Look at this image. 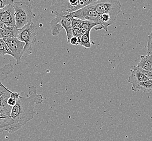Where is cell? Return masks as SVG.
Wrapping results in <instances>:
<instances>
[{"label":"cell","mask_w":152,"mask_h":141,"mask_svg":"<svg viewBox=\"0 0 152 141\" xmlns=\"http://www.w3.org/2000/svg\"><path fill=\"white\" fill-rule=\"evenodd\" d=\"M37 87L31 86L29 95L23 91L18 92L19 98L11 111L12 123L5 130L9 133L15 132L33 118L35 105L40 104L43 101L42 95L37 94Z\"/></svg>","instance_id":"6da1fadb"},{"label":"cell","mask_w":152,"mask_h":141,"mask_svg":"<svg viewBox=\"0 0 152 141\" xmlns=\"http://www.w3.org/2000/svg\"><path fill=\"white\" fill-rule=\"evenodd\" d=\"M94 0H54L50 10L55 15L64 16L79 10L93 2Z\"/></svg>","instance_id":"7a4b0ae2"},{"label":"cell","mask_w":152,"mask_h":141,"mask_svg":"<svg viewBox=\"0 0 152 141\" xmlns=\"http://www.w3.org/2000/svg\"><path fill=\"white\" fill-rule=\"evenodd\" d=\"M13 6L15 10L16 27L20 29L32 22L35 18L33 7L29 1H14Z\"/></svg>","instance_id":"3957f363"},{"label":"cell","mask_w":152,"mask_h":141,"mask_svg":"<svg viewBox=\"0 0 152 141\" xmlns=\"http://www.w3.org/2000/svg\"><path fill=\"white\" fill-rule=\"evenodd\" d=\"M37 28L33 22L19 29L16 38L25 44L23 53L28 52L33 49V46L37 40Z\"/></svg>","instance_id":"277c9868"},{"label":"cell","mask_w":152,"mask_h":141,"mask_svg":"<svg viewBox=\"0 0 152 141\" xmlns=\"http://www.w3.org/2000/svg\"><path fill=\"white\" fill-rule=\"evenodd\" d=\"M92 4L99 15L109 14L117 18L121 12V4L118 0L95 1Z\"/></svg>","instance_id":"5b68a950"},{"label":"cell","mask_w":152,"mask_h":141,"mask_svg":"<svg viewBox=\"0 0 152 141\" xmlns=\"http://www.w3.org/2000/svg\"><path fill=\"white\" fill-rule=\"evenodd\" d=\"M12 91L8 90L0 95V130L5 129L12 123L11 117L12 107L7 104V99Z\"/></svg>","instance_id":"8992f818"},{"label":"cell","mask_w":152,"mask_h":141,"mask_svg":"<svg viewBox=\"0 0 152 141\" xmlns=\"http://www.w3.org/2000/svg\"><path fill=\"white\" fill-rule=\"evenodd\" d=\"M92 3L75 12L71 13V15L74 18L80 19L82 21L92 22L99 25L100 15L95 10Z\"/></svg>","instance_id":"52a82bcc"},{"label":"cell","mask_w":152,"mask_h":141,"mask_svg":"<svg viewBox=\"0 0 152 141\" xmlns=\"http://www.w3.org/2000/svg\"><path fill=\"white\" fill-rule=\"evenodd\" d=\"M2 40L6 43L17 64H20L22 57L23 55V52L25 46L24 43L20 41L16 37H11Z\"/></svg>","instance_id":"ba28073f"},{"label":"cell","mask_w":152,"mask_h":141,"mask_svg":"<svg viewBox=\"0 0 152 141\" xmlns=\"http://www.w3.org/2000/svg\"><path fill=\"white\" fill-rule=\"evenodd\" d=\"M0 21L7 27L16 26L15 10L13 3L0 9Z\"/></svg>","instance_id":"9c48e42d"},{"label":"cell","mask_w":152,"mask_h":141,"mask_svg":"<svg viewBox=\"0 0 152 141\" xmlns=\"http://www.w3.org/2000/svg\"><path fill=\"white\" fill-rule=\"evenodd\" d=\"M148 79L145 77L137 68L134 67L131 70V74L128 78V82L132 84L131 90L136 91L137 85L142 82L148 80Z\"/></svg>","instance_id":"30bf717a"},{"label":"cell","mask_w":152,"mask_h":141,"mask_svg":"<svg viewBox=\"0 0 152 141\" xmlns=\"http://www.w3.org/2000/svg\"><path fill=\"white\" fill-rule=\"evenodd\" d=\"M73 17L71 14H68L64 15L62 20L61 23L63 28H64L67 34V43H69V40L73 37L72 35V22Z\"/></svg>","instance_id":"8fae6325"},{"label":"cell","mask_w":152,"mask_h":141,"mask_svg":"<svg viewBox=\"0 0 152 141\" xmlns=\"http://www.w3.org/2000/svg\"><path fill=\"white\" fill-rule=\"evenodd\" d=\"M64 16L55 15V18H53L50 21V26L51 29V34L53 36H57L63 29L61 21Z\"/></svg>","instance_id":"7c38bea8"},{"label":"cell","mask_w":152,"mask_h":141,"mask_svg":"<svg viewBox=\"0 0 152 141\" xmlns=\"http://www.w3.org/2000/svg\"><path fill=\"white\" fill-rule=\"evenodd\" d=\"M136 67L152 72V55H141L140 57V61Z\"/></svg>","instance_id":"4fadbf2b"},{"label":"cell","mask_w":152,"mask_h":141,"mask_svg":"<svg viewBox=\"0 0 152 141\" xmlns=\"http://www.w3.org/2000/svg\"><path fill=\"white\" fill-rule=\"evenodd\" d=\"M19 29L15 27H7L0 31V39H6L11 37H17Z\"/></svg>","instance_id":"5bb4252c"},{"label":"cell","mask_w":152,"mask_h":141,"mask_svg":"<svg viewBox=\"0 0 152 141\" xmlns=\"http://www.w3.org/2000/svg\"><path fill=\"white\" fill-rule=\"evenodd\" d=\"M14 70V66L11 64H8L0 68V85L3 84L2 83L8 78L9 74L12 73Z\"/></svg>","instance_id":"9a60e30c"},{"label":"cell","mask_w":152,"mask_h":141,"mask_svg":"<svg viewBox=\"0 0 152 141\" xmlns=\"http://www.w3.org/2000/svg\"><path fill=\"white\" fill-rule=\"evenodd\" d=\"M152 90V80H148L139 83L137 86L136 91H143L147 92Z\"/></svg>","instance_id":"2e32d148"},{"label":"cell","mask_w":152,"mask_h":141,"mask_svg":"<svg viewBox=\"0 0 152 141\" xmlns=\"http://www.w3.org/2000/svg\"><path fill=\"white\" fill-rule=\"evenodd\" d=\"M97 26H99V25L97 23L92 22L82 21V25H81V27L80 28V30L81 31V35H82L83 34H85L88 31H91L92 28L95 27Z\"/></svg>","instance_id":"e0dca14e"},{"label":"cell","mask_w":152,"mask_h":141,"mask_svg":"<svg viewBox=\"0 0 152 141\" xmlns=\"http://www.w3.org/2000/svg\"><path fill=\"white\" fill-rule=\"evenodd\" d=\"M90 33L91 31H88L85 34H83L80 37V45L85 47L86 48H89L91 47V43L90 41Z\"/></svg>","instance_id":"ac0fdd59"},{"label":"cell","mask_w":152,"mask_h":141,"mask_svg":"<svg viewBox=\"0 0 152 141\" xmlns=\"http://www.w3.org/2000/svg\"><path fill=\"white\" fill-rule=\"evenodd\" d=\"M5 55L12 56V54L9 50L6 43L2 39H0V55L3 57Z\"/></svg>","instance_id":"d6986e66"},{"label":"cell","mask_w":152,"mask_h":141,"mask_svg":"<svg viewBox=\"0 0 152 141\" xmlns=\"http://www.w3.org/2000/svg\"><path fill=\"white\" fill-rule=\"evenodd\" d=\"M19 98V93L17 92H12L10 93L9 98L7 99V104L10 106H14L15 105L17 100Z\"/></svg>","instance_id":"ffe728a7"},{"label":"cell","mask_w":152,"mask_h":141,"mask_svg":"<svg viewBox=\"0 0 152 141\" xmlns=\"http://www.w3.org/2000/svg\"><path fill=\"white\" fill-rule=\"evenodd\" d=\"M147 53V55H152V31L148 37Z\"/></svg>","instance_id":"44dd1931"},{"label":"cell","mask_w":152,"mask_h":141,"mask_svg":"<svg viewBox=\"0 0 152 141\" xmlns=\"http://www.w3.org/2000/svg\"><path fill=\"white\" fill-rule=\"evenodd\" d=\"M82 20L73 18L72 19V29H80L81 25H82Z\"/></svg>","instance_id":"7402d4cb"},{"label":"cell","mask_w":152,"mask_h":141,"mask_svg":"<svg viewBox=\"0 0 152 141\" xmlns=\"http://www.w3.org/2000/svg\"><path fill=\"white\" fill-rule=\"evenodd\" d=\"M13 0H0V9H2L4 7L14 3Z\"/></svg>","instance_id":"603a6c76"},{"label":"cell","mask_w":152,"mask_h":141,"mask_svg":"<svg viewBox=\"0 0 152 141\" xmlns=\"http://www.w3.org/2000/svg\"><path fill=\"white\" fill-rule=\"evenodd\" d=\"M80 43V37H73L69 40V43H71L73 45H79Z\"/></svg>","instance_id":"cb8c5ba5"},{"label":"cell","mask_w":152,"mask_h":141,"mask_svg":"<svg viewBox=\"0 0 152 141\" xmlns=\"http://www.w3.org/2000/svg\"><path fill=\"white\" fill-rule=\"evenodd\" d=\"M135 68H137L139 70H140V72L143 74V75L147 77L148 79L149 80H152V72H149V71H146V70H141L140 68H137L136 66Z\"/></svg>","instance_id":"d4e9b609"},{"label":"cell","mask_w":152,"mask_h":141,"mask_svg":"<svg viewBox=\"0 0 152 141\" xmlns=\"http://www.w3.org/2000/svg\"><path fill=\"white\" fill-rule=\"evenodd\" d=\"M72 35H73V37H81L82 36L81 31L79 29H72Z\"/></svg>","instance_id":"484cf974"},{"label":"cell","mask_w":152,"mask_h":141,"mask_svg":"<svg viewBox=\"0 0 152 141\" xmlns=\"http://www.w3.org/2000/svg\"><path fill=\"white\" fill-rule=\"evenodd\" d=\"M9 89L7 88L6 86H4L3 84H2L0 85V95H2L4 92H6Z\"/></svg>","instance_id":"4316f807"},{"label":"cell","mask_w":152,"mask_h":141,"mask_svg":"<svg viewBox=\"0 0 152 141\" xmlns=\"http://www.w3.org/2000/svg\"><path fill=\"white\" fill-rule=\"evenodd\" d=\"M6 27H7L6 26L0 21V31H1V30H2L3 29L5 28Z\"/></svg>","instance_id":"83f0119b"}]
</instances>
